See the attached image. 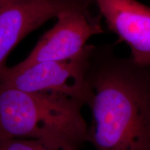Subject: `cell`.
I'll list each match as a JSON object with an SVG mask.
<instances>
[{
    "mask_svg": "<svg viewBox=\"0 0 150 150\" xmlns=\"http://www.w3.org/2000/svg\"><path fill=\"white\" fill-rule=\"evenodd\" d=\"M84 106L61 94L0 83V139H30L54 149L79 150L88 135Z\"/></svg>",
    "mask_w": 150,
    "mask_h": 150,
    "instance_id": "2",
    "label": "cell"
},
{
    "mask_svg": "<svg viewBox=\"0 0 150 150\" xmlns=\"http://www.w3.org/2000/svg\"><path fill=\"white\" fill-rule=\"evenodd\" d=\"M87 87L95 150H150V65L95 45Z\"/></svg>",
    "mask_w": 150,
    "mask_h": 150,
    "instance_id": "1",
    "label": "cell"
},
{
    "mask_svg": "<svg viewBox=\"0 0 150 150\" xmlns=\"http://www.w3.org/2000/svg\"><path fill=\"white\" fill-rule=\"evenodd\" d=\"M94 0H0V72L24 37L66 9L91 6Z\"/></svg>",
    "mask_w": 150,
    "mask_h": 150,
    "instance_id": "5",
    "label": "cell"
},
{
    "mask_svg": "<svg viewBox=\"0 0 150 150\" xmlns=\"http://www.w3.org/2000/svg\"><path fill=\"white\" fill-rule=\"evenodd\" d=\"M91 6L62 11L56 22L37 42L29 56L13 67L22 69L38 63L63 61L77 56L92 37L104 32L100 16L90 12Z\"/></svg>",
    "mask_w": 150,
    "mask_h": 150,
    "instance_id": "4",
    "label": "cell"
},
{
    "mask_svg": "<svg viewBox=\"0 0 150 150\" xmlns=\"http://www.w3.org/2000/svg\"><path fill=\"white\" fill-rule=\"evenodd\" d=\"M108 29L125 43L130 58L150 65V6L137 0H94Z\"/></svg>",
    "mask_w": 150,
    "mask_h": 150,
    "instance_id": "6",
    "label": "cell"
},
{
    "mask_svg": "<svg viewBox=\"0 0 150 150\" xmlns=\"http://www.w3.org/2000/svg\"><path fill=\"white\" fill-rule=\"evenodd\" d=\"M0 150H59L45 146L36 140L23 138L0 139Z\"/></svg>",
    "mask_w": 150,
    "mask_h": 150,
    "instance_id": "7",
    "label": "cell"
},
{
    "mask_svg": "<svg viewBox=\"0 0 150 150\" xmlns=\"http://www.w3.org/2000/svg\"><path fill=\"white\" fill-rule=\"evenodd\" d=\"M95 45H86L72 59L38 63L22 69L5 67L0 83L21 91L54 93L78 99L86 106L87 74Z\"/></svg>",
    "mask_w": 150,
    "mask_h": 150,
    "instance_id": "3",
    "label": "cell"
}]
</instances>
